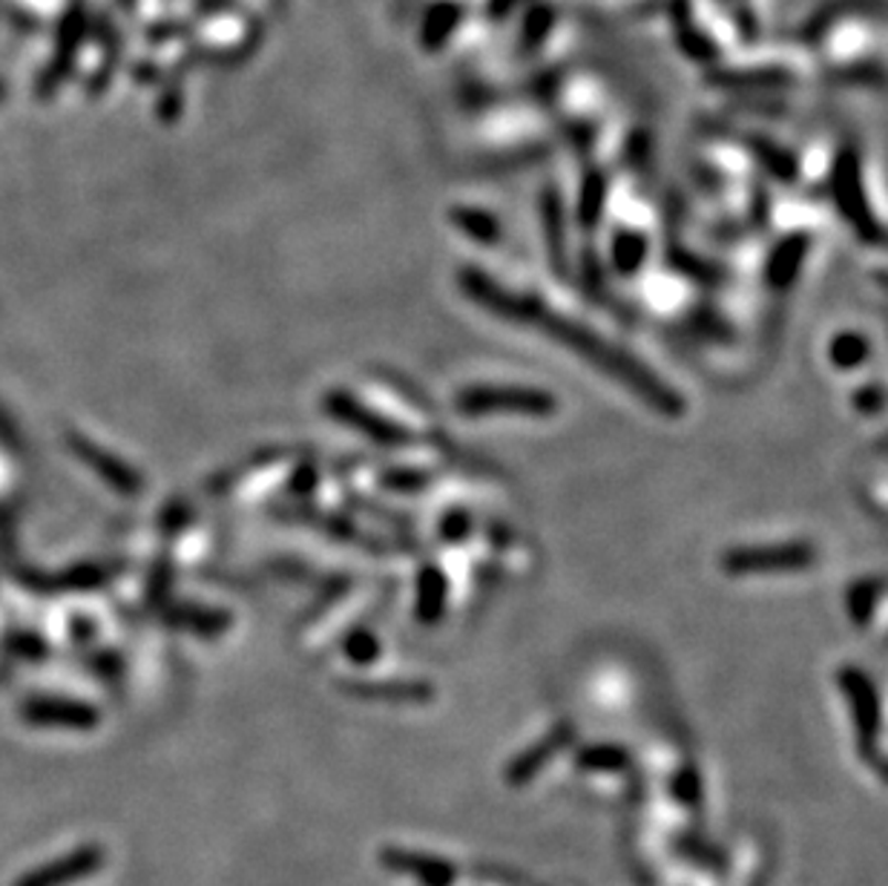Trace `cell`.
I'll return each mask as SVG.
<instances>
[{
  "mask_svg": "<svg viewBox=\"0 0 888 886\" xmlns=\"http://www.w3.org/2000/svg\"><path fill=\"white\" fill-rule=\"evenodd\" d=\"M69 449H73V452L78 455L81 461L87 463V467H93L95 472H98V476L109 483V487H116L118 492H125V495H136V492L141 490L139 472H132L127 463H121L118 458H113V455H107L104 449L95 447L89 438L69 435Z\"/></svg>",
  "mask_w": 888,
  "mask_h": 886,
  "instance_id": "cell-8",
  "label": "cell"
},
{
  "mask_svg": "<svg viewBox=\"0 0 888 886\" xmlns=\"http://www.w3.org/2000/svg\"><path fill=\"white\" fill-rule=\"evenodd\" d=\"M322 406H325L331 418L345 424L354 433H360L363 438L374 440L379 447H411L417 440L415 429H408V426L397 424V420L383 415V412L365 406L363 401H357L349 392H328Z\"/></svg>",
  "mask_w": 888,
  "mask_h": 886,
  "instance_id": "cell-4",
  "label": "cell"
},
{
  "mask_svg": "<svg viewBox=\"0 0 888 886\" xmlns=\"http://www.w3.org/2000/svg\"><path fill=\"white\" fill-rule=\"evenodd\" d=\"M23 719L41 728H66V732H93L101 723V714L87 703L66 696H32L21 708Z\"/></svg>",
  "mask_w": 888,
  "mask_h": 886,
  "instance_id": "cell-6",
  "label": "cell"
},
{
  "mask_svg": "<svg viewBox=\"0 0 888 886\" xmlns=\"http://www.w3.org/2000/svg\"><path fill=\"white\" fill-rule=\"evenodd\" d=\"M834 193H837L839 211L857 225L863 239L880 242L882 227L874 222L871 211H868V205L863 202V193H859V168L857 159H854L852 153L839 156L837 170H834Z\"/></svg>",
  "mask_w": 888,
  "mask_h": 886,
  "instance_id": "cell-7",
  "label": "cell"
},
{
  "mask_svg": "<svg viewBox=\"0 0 888 886\" xmlns=\"http://www.w3.org/2000/svg\"><path fill=\"white\" fill-rule=\"evenodd\" d=\"M454 225L460 227V231H467L472 239H481V242H495L498 234H501V227H498V222L489 216L486 211H472V207H458L454 211Z\"/></svg>",
  "mask_w": 888,
  "mask_h": 886,
  "instance_id": "cell-13",
  "label": "cell"
},
{
  "mask_svg": "<svg viewBox=\"0 0 888 886\" xmlns=\"http://www.w3.org/2000/svg\"><path fill=\"white\" fill-rule=\"evenodd\" d=\"M498 3H501V9H510L512 3H515V0H495V7H498Z\"/></svg>",
  "mask_w": 888,
  "mask_h": 886,
  "instance_id": "cell-19",
  "label": "cell"
},
{
  "mask_svg": "<svg viewBox=\"0 0 888 886\" xmlns=\"http://www.w3.org/2000/svg\"><path fill=\"white\" fill-rule=\"evenodd\" d=\"M612 259H616V265L624 274L635 271L641 259H644V239H641V234H621L616 239V248H612Z\"/></svg>",
  "mask_w": 888,
  "mask_h": 886,
  "instance_id": "cell-15",
  "label": "cell"
},
{
  "mask_svg": "<svg viewBox=\"0 0 888 886\" xmlns=\"http://www.w3.org/2000/svg\"><path fill=\"white\" fill-rule=\"evenodd\" d=\"M460 288L472 297L474 302H481L483 308H489L492 314L503 317V320L521 322V325H532L538 329L541 334L553 338L555 343L567 345L578 357H584L587 363H592L596 369L619 381L621 386L635 392L641 401L648 403L650 409L662 412L667 418H676L685 412V401L678 397V392L673 386L655 377L641 360L630 357L624 349H619L616 343H610L607 338H601L598 331H592L590 325L573 320V317H564L558 311L546 306L544 300L532 297V293H517L512 288H503L501 282L489 279L486 274L469 271L460 274Z\"/></svg>",
  "mask_w": 888,
  "mask_h": 886,
  "instance_id": "cell-1",
  "label": "cell"
},
{
  "mask_svg": "<svg viewBox=\"0 0 888 886\" xmlns=\"http://www.w3.org/2000/svg\"><path fill=\"white\" fill-rule=\"evenodd\" d=\"M816 562V549L809 542L742 544L721 556V570L730 576H764V573L805 570Z\"/></svg>",
  "mask_w": 888,
  "mask_h": 886,
  "instance_id": "cell-3",
  "label": "cell"
},
{
  "mask_svg": "<svg viewBox=\"0 0 888 886\" xmlns=\"http://www.w3.org/2000/svg\"><path fill=\"white\" fill-rule=\"evenodd\" d=\"M839 680H843V685L848 688V694H852L857 725L859 728H866V740H871L874 728H877V694H874L871 682L859 674V671H854V668L843 671Z\"/></svg>",
  "mask_w": 888,
  "mask_h": 886,
  "instance_id": "cell-9",
  "label": "cell"
},
{
  "mask_svg": "<svg viewBox=\"0 0 888 886\" xmlns=\"http://www.w3.org/2000/svg\"><path fill=\"white\" fill-rule=\"evenodd\" d=\"M558 409L555 395L544 388L532 386H495V383H483V386H469L458 395V412L469 418H481V415H529V418H546Z\"/></svg>",
  "mask_w": 888,
  "mask_h": 886,
  "instance_id": "cell-2",
  "label": "cell"
},
{
  "mask_svg": "<svg viewBox=\"0 0 888 886\" xmlns=\"http://www.w3.org/2000/svg\"><path fill=\"white\" fill-rule=\"evenodd\" d=\"M377 648H379L377 639H374L368 630H357V633L345 642V651H349V657L354 662L374 660V657H377Z\"/></svg>",
  "mask_w": 888,
  "mask_h": 886,
  "instance_id": "cell-18",
  "label": "cell"
},
{
  "mask_svg": "<svg viewBox=\"0 0 888 886\" xmlns=\"http://www.w3.org/2000/svg\"><path fill=\"white\" fill-rule=\"evenodd\" d=\"M357 694H363L365 700H400V703H411V700H429L431 688L422 685V682H360Z\"/></svg>",
  "mask_w": 888,
  "mask_h": 886,
  "instance_id": "cell-12",
  "label": "cell"
},
{
  "mask_svg": "<svg viewBox=\"0 0 888 886\" xmlns=\"http://www.w3.org/2000/svg\"><path fill=\"white\" fill-rule=\"evenodd\" d=\"M601 196H605V184H601V179L592 177L590 182L584 184V193H581V222L584 225H596L598 207H601Z\"/></svg>",
  "mask_w": 888,
  "mask_h": 886,
  "instance_id": "cell-17",
  "label": "cell"
},
{
  "mask_svg": "<svg viewBox=\"0 0 888 886\" xmlns=\"http://www.w3.org/2000/svg\"><path fill=\"white\" fill-rule=\"evenodd\" d=\"M868 354V343L857 334H839L834 343H831V360L843 369L859 366Z\"/></svg>",
  "mask_w": 888,
  "mask_h": 886,
  "instance_id": "cell-14",
  "label": "cell"
},
{
  "mask_svg": "<svg viewBox=\"0 0 888 886\" xmlns=\"http://www.w3.org/2000/svg\"><path fill=\"white\" fill-rule=\"evenodd\" d=\"M880 594H882L880 581H866V585H859L857 590H854L852 610L854 616H857V622H868V616H871L874 610V601H877V596Z\"/></svg>",
  "mask_w": 888,
  "mask_h": 886,
  "instance_id": "cell-16",
  "label": "cell"
},
{
  "mask_svg": "<svg viewBox=\"0 0 888 886\" xmlns=\"http://www.w3.org/2000/svg\"><path fill=\"white\" fill-rule=\"evenodd\" d=\"M805 250H809V242L805 236H791L780 245V248L771 254V263H768V279L771 286H791L794 274L800 271L802 259H805Z\"/></svg>",
  "mask_w": 888,
  "mask_h": 886,
  "instance_id": "cell-11",
  "label": "cell"
},
{
  "mask_svg": "<svg viewBox=\"0 0 888 886\" xmlns=\"http://www.w3.org/2000/svg\"><path fill=\"white\" fill-rule=\"evenodd\" d=\"M107 864V852L98 843H81L64 855L52 857L35 869L23 872L12 886H75L93 878Z\"/></svg>",
  "mask_w": 888,
  "mask_h": 886,
  "instance_id": "cell-5",
  "label": "cell"
},
{
  "mask_svg": "<svg viewBox=\"0 0 888 886\" xmlns=\"http://www.w3.org/2000/svg\"><path fill=\"white\" fill-rule=\"evenodd\" d=\"M446 596H449V581L437 567H426L417 579V616L422 622H435L446 610Z\"/></svg>",
  "mask_w": 888,
  "mask_h": 886,
  "instance_id": "cell-10",
  "label": "cell"
}]
</instances>
